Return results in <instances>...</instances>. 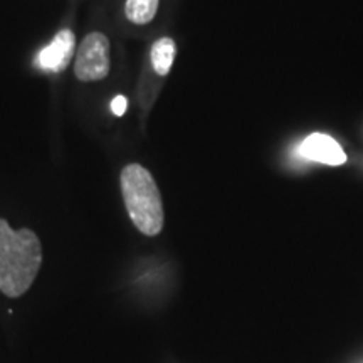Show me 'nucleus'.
I'll return each mask as SVG.
<instances>
[{"instance_id": "f257e3e1", "label": "nucleus", "mask_w": 363, "mask_h": 363, "mask_svg": "<svg viewBox=\"0 0 363 363\" xmlns=\"http://www.w3.org/2000/svg\"><path fill=\"white\" fill-rule=\"evenodd\" d=\"M43 264V246L30 229L13 230L0 219V291L19 298L29 291Z\"/></svg>"}, {"instance_id": "f03ea898", "label": "nucleus", "mask_w": 363, "mask_h": 363, "mask_svg": "<svg viewBox=\"0 0 363 363\" xmlns=\"http://www.w3.org/2000/svg\"><path fill=\"white\" fill-rule=\"evenodd\" d=\"M121 195L131 222L140 233L155 238L165 225L162 194L155 179L140 163H130L121 170Z\"/></svg>"}, {"instance_id": "7ed1b4c3", "label": "nucleus", "mask_w": 363, "mask_h": 363, "mask_svg": "<svg viewBox=\"0 0 363 363\" xmlns=\"http://www.w3.org/2000/svg\"><path fill=\"white\" fill-rule=\"evenodd\" d=\"M110 49V39L103 33H91L86 35L76 54V78L83 83L106 78L111 69Z\"/></svg>"}, {"instance_id": "20e7f679", "label": "nucleus", "mask_w": 363, "mask_h": 363, "mask_svg": "<svg viewBox=\"0 0 363 363\" xmlns=\"http://www.w3.org/2000/svg\"><path fill=\"white\" fill-rule=\"evenodd\" d=\"M299 155L306 160L325 163V165H342L347 162L343 148L335 138L325 133H311L299 145Z\"/></svg>"}, {"instance_id": "39448f33", "label": "nucleus", "mask_w": 363, "mask_h": 363, "mask_svg": "<svg viewBox=\"0 0 363 363\" xmlns=\"http://www.w3.org/2000/svg\"><path fill=\"white\" fill-rule=\"evenodd\" d=\"M76 40L69 29H62L54 35L52 43L44 48L39 54V65L45 71L61 72L65 71L71 59L74 57Z\"/></svg>"}, {"instance_id": "423d86ee", "label": "nucleus", "mask_w": 363, "mask_h": 363, "mask_svg": "<svg viewBox=\"0 0 363 363\" xmlns=\"http://www.w3.org/2000/svg\"><path fill=\"white\" fill-rule=\"evenodd\" d=\"M177 56V44L172 38H160L155 40L150 51L152 66L158 76H167L174 66Z\"/></svg>"}, {"instance_id": "0eeeda50", "label": "nucleus", "mask_w": 363, "mask_h": 363, "mask_svg": "<svg viewBox=\"0 0 363 363\" xmlns=\"http://www.w3.org/2000/svg\"><path fill=\"white\" fill-rule=\"evenodd\" d=\"M160 0H126L125 16L136 26H145L155 19Z\"/></svg>"}, {"instance_id": "6e6552de", "label": "nucleus", "mask_w": 363, "mask_h": 363, "mask_svg": "<svg viewBox=\"0 0 363 363\" xmlns=\"http://www.w3.org/2000/svg\"><path fill=\"white\" fill-rule=\"evenodd\" d=\"M126 106H128V101H126L125 96H121V94H120V96L113 98L111 111L115 113L116 116H123L125 111H126Z\"/></svg>"}]
</instances>
